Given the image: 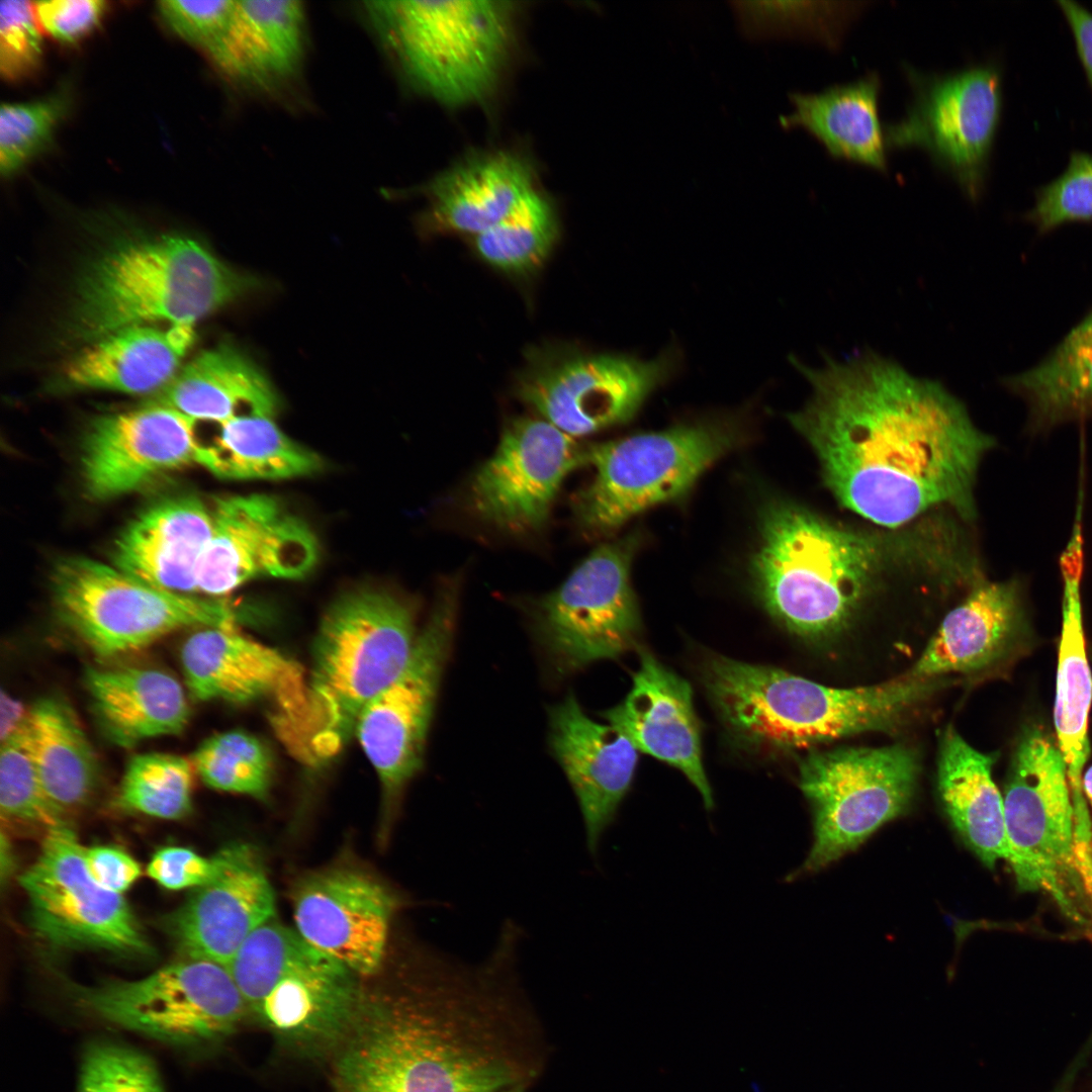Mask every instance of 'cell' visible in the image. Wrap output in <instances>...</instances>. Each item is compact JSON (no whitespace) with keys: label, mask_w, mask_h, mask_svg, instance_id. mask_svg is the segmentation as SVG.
I'll return each mask as SVG.
<instances>
[{"label":"cell","mask_w":1092,"mask_h":1092,"mask_svg":"<svg viewBox=\"0 0 1092 1092\" xmlns=\"http://www.w3.org/2000/svg\"><path fill=\"white\" fill-rule=\"evenodd\" d=\"M52 585L63 623L102 658L145 648L184 628H239L249 616L241 606L167 592L84 557L60 561Z\"/></svg>","instance_id":"30bf717a"},{"label":"cell","mask_w":1092,"mask_h":1092,"mask_svg":"<svg viewBox=\"0 0 1092 1092\" xmlns=\"http://www.w3.org/2000/svg\"><path fill=\"white\" fill-rule=\"evenodd\" d=\"M69 108L65 92L46 98L2 104L0 110V172L10 177L49 143Z\"/></svg>","instance_id":"7dc6e473"},{"label":"cell","mask_w":1092,"mask_h":1092,"mask_svg":"<svg viewBox=\"0 0 1092 1092\" xmlns=\"http://www.w3.org/2000/svg\"><path fill=\"white\" fill-rule=\"evenodd\" d=\"M741 32L751 39L800 37L837 48L861 2L730 1Z\"/></svg>","instance_id":"60d3db41"},{"label":"cell","mask_w":1092,"mask_h":1092,"mask_svg":"<svg viewBox=\"0 0 1092 1092\" xmlns=\"http://www.w3.org/2000/svg\"><path fill=\"white\" fill-rule=\"evenodd\" d=\"M85 859L95 882L113 893L122 895L141 876L139 862L127 852L114 846L98 845L86 848Z\"/></svg>","instance_id":"db71d44e"},{"label":"cell","mask_w":1092,"mask_h":1092,"mask_svg":"<svg viewBox=\"0 0 1092 1092\" xmlns=\"http://www.w3.org/2000/svg\"><path fill=\"white\" fill-rule=\"evenodd\" d=\"M359 976L306 940L288 969L251 1011L275 1040L307 1059H330L345 1039L368 991Z\"/></svg>","instance_id":"7402d4cb"},{"label":"cell","mask_w":1092,"mask_h":1092,"mask_svg":"<svg viewBox=\"0 0 1092 1092\" xmlns=\"http://www.w3.org/2000/svg\"><path fill=\"white\" fill-rule=\"evenodd\" d=\"M1039 234L1071 221H1092V155L1073 153L1066 171L1040 188L1026 214Z\"/></svg>","instance_id":"c3c4849f"},{"label":"cell","mask_w":1092,"mask_h":1092,"mask_svg":"<svg viewBox=\"0 0 1092 1092\" xmlns=\"http://www.w3.org/2000/svg\"><path fill=\"white\" fill-rule=\"evenodd\" d=\"M1002 382L1025 400L1034 431L1092 419V310L1041 362Z\"/></svg>","instance_id":"74e56055"},{"label":"cell","mask_w":1092,"mask_h":1092,"mask_svg":"<svg viewBox=\"0 0 1092 1092\" xmlns=\"http://www.w3.org/2000/svg\"><path fill=\"white\" fill-rule=\"evenodd\" d=\"M397 906L386 886L348 867L311 874L292 894L296 931L359 977L379 970Z\"/></svg>","instance_id":"44dd1931"},{"label":"cell","mask_w":1092,"mask_h":1092,"mask_svg":"<svg viewBox=\"0 0 1092 1092\" xmlns=\"http://www.w3.org/2000/svg\"><path fill=\"white\" fill-rule=\"evenodd\" d=\"M22 727L50 801L64 814L85 805L99 785L100 766L70 705L56 696L41 698Z\"/></svg>","instance_id":"d590c367"},{"label":"cell","mask_w":1092,"mask_h":1092,"mask_svg":"<svg viewBox=\"0 0 1092 1092\" xmlns=\"http://www.w3.org/2000/svg\"><path fill=\"white\" fill-rule=\"evenodd\" d=\"M41 32L63 43L87 36L100 23L107 2L102 0H51L33 2Z\"/></svg>","instance_id":"816d5d0a"},{"label":"cell","mask_w":1092,"mask_h":1092,"mask_svg":"<svg viewBox=\"0 0 1092 1092\" xmlns=\"http://www.w3.org/2000/svg\"><path fill=\"white\" fill-rule=\"evenodd\" d=\"M1067 764L1054 740L1026 730L1014 751L1003 804L1010 864L1020 891L1050 895L1072 921L1091 923L1083 862L1084 828L1076 826Z\"/></svg>","instance_id":"ba28073f"},{"label":"cell","mask_w":1092,"mask_h":1092,"mask_svg":"<svg viewBox=\"0 0 1092 1092\" xmlns=\"http://www.w3.org/2000/svg\"><path fill=\"white\" fill-rule=\"evenodd\" d=\"M1075 37L1077 51L1092 88V13L1070 0H1059Z\"/></svg>","instance_id":"11a10c76"},{"label":"cell","mask_w":1092,"mask_h":1092,"mask_svg":"<svg viewBox=\"0 0 1092 1092\" xmlns=\"http://www.w3.org/2000/svg\"><path fill=\"white\" fill-rule=\"evenodd\" d=\"M149 402L193 420L223 423L240 416L273 418L280 398L264 372L231 343L199 353Z\"/></svg>","instance_id":"1f68e13d"},{"label":"cell","mask_w":1092,"mask_h":1092,"mask_svg":"<svg viewBox=\"0 0 1092 1092\" xmlns=\"http://www.w3.org/2000/svg\"><path fill=\"white\" fill-rule=\"evenodd\" d=\"M1059 645L1054 723L1072 795H1080L1082 770L1090 753L1088 716L1092 676L1085 648L1076 581H1067Z\"/></svg>","instance_id":"f35d334b"},{"label":"cell","mask_w":1092,"mask_h":1092,"mask_svg":"<svg viewBox=\"0 0 1092 1092\" xmlns=\"http://www.w3.org/2000/svg\"><path fill=\"white\" fill-rule=\"evenodd\" d=\"M193 764L183 756L150 752L128 762L117 794L118 806L161 819H179L192 807Z\"/></svg>","instance_id":"b9f144b4"},{"label":"cell","mask_w":1092,"mask_h":1092,"mask_svg":"<svg viewBox=\"0 0 1092 1092\" xmlns=\"http://www.w3.org/2000/svg\"><path fill=\"white\" fill-rule=\"evenodd\" d=\"M674 366L671 352L648 361L611 354L551 356L523 372L517 391L541 418L576 439L632 419Z\"/></svg>","instance_id":"e0dca14e"},{"label":"cell","mask_w":1092,"mask_h":1092,"mask_svg":"<svg viewBox=\"0 0 1092 1092\" xmlns=\"http://www.w3.org/2000/svg\"><path fill=\"white\" fill-rule=\"evenodd\" d=\"M260 278L240 272L204 245L163 236L118 245L94 260L76 292L71 331L94 342L120 329L168 322L194 325L258 292Z\"/></svg>","instance_id":"277c9868"},{"label":"cell","mask_w":1092,"mask_h":1092,"mask_svg":"<svg viewBox=\"0 0 1092 1092\" xmlns=\"http://www.w3.org/2000/svg\"><path fill=\"white\" fill-rule=\"evenodd\" d=\"M943 679L902 674L875 686L839 689L723 656L712 658L705 669L707 690L727 727L752 744L776 749L891 731Z\"/></svg>","instance_id":"3957f363"},{"label":"cell","mask_w":1092,"mask_h":1092,"mask_svg":"<svg viewBox=\"0 0 1092 1092\" xmlns=\"http://www.w3.org/2000/svg\"><path fill=\"white\" fill-rule=\"evenodd\" d=\"M190 695L197 701L247 704L270 700L275 729L291 750L308 713L307 679L300 664L239 628L205 627L192 633L180 651Z\"/></svg>","instance_id":"ffe728a7"},{"label":"cell","mask_w":1092,"mask_h":1092,"mask_svg":"<svg viewBox=\"0 0 1092 1092\" xmlns=\"http://www.w3.org/2000/svg\"><path fill=\"white\" fill-rule=\"evenodd\" d=\"M1027 632L1021 582H980L945 616L904 674L934 678L951 672L983 671L1010 655Z\"/></svg>","instance_id":"4316f807"},{"label":"cell","mask_w":1092,"mask_h":1092,"mask_svg":"<svg viewBox=\"0 0 1092 1092\" xmlns=\"http://www.w3.org/2000/svg\"><path fill=\"white\" fill-rule=\"evenodd\" d=\"M1082 790L1084 791L1092 809V765L1082 777Z\"/></svg>","instance_id":"680465c9"},{"label":"cell","mask_w":1092,"mask_h":1092,"mask_svg":"<svg viewBox=\"0 0 1092 1092\" xmlns=\"http://www.w3.org/2000/svg\"><path fill=\"white\" fill-rule=\"evenodd\" d=\"M799 771L813 812L814 840L792 879L826 868L904 815L915 794L919 764L904 745L850 747L811 752Z\"/></svg>","instance_id":"7c38bea8"},{"label":"cell","mask_w":1092,"mask_h":1092,"mask_svg":"<svg viewBox=\"0 0 1092 1092\" xmlns=\"http://www.w3.org/2000/svg\"><path fill=\"white\" fill-rule=\"evenodd\" d=\"M534 188L532 163L510 150L467 156L424 187L427 226L438 233L486 232L505 218Z\"/></svg>","instance_id":"83f0119b"},{"label":"cell","mask_w":1092,"mask_h":1092,"mask_svg":"<svg viewBox=\"0 0 1092 1092\" xmlns=\"http://www.w3.org/2000/svg\"><path fill=\"white\" fill-rule=\"evenodd\" d=\"M1071 1086L1066 1082H1061L1053 1092H1070Z\"/></svg>","instance_id":"91938a15"},{"label":"cell","mask_w":1092,"mask_h":1092,"mask_svg":"<svg viewBox=\"0 0 1092 1092\" xmlns=\"http://www.w3.org/2000/svg\"><path fill=\"white\" fill-rule=\"evenodd\" d=\"M209 441H200L196 463L226 479H287L323 468L322 458L285 435L272 418L240 416L217 424Z\"/></svg>","instance_id":"8d00e7d4"},{"label":"cell","mask_w":1092,"mask_h":1092,"mask_svg":"<svg viewBox=\"0 0 1092 1092\" xmlns=\"http://www.w3.org/2000/svg\"><path fill=\"white\" fill-rule=\"evenodd\" d=\"M882 81L877 73L833 85L817 93L794 92L792 111L780 117L784 128L800 127L836 159L888 170L885 127L879 117Z\"/></svg>","instance_id":"d6a6232c"},{"label":"cell","mask_w":1092,"mask_h":1092,"mask_svg":"<svg viewBox=\"0 0 1092 1092\" xmlns=\"http://www.w3.org/2000/svg\"><path fill=\"white\" fill-rule=\"evenodd\" d=\"M912 92L904 116L885 126L888 150L919 148L971 200L984 188L997 131L1001 78L993 64L951 73L903 66Z\"/></svg>","instance_id":"4fadbf2b"},{"label":"cell","mask_w":1092,"mask_h":1092,"mask_svg":"<svg viewBox=\"0 0 1092 1092\" xmlns=\"http://www.w3.org/2000/svg\"><path fill=\"white\" fill-rule=\"evenodd\" d=\"M879 564L873 541L800 507L763 512L751 574L767 612L790 632L823 640L847 627Z\"/></svg>","instance_id":"8992f818"},{"label":"cell","mask_w":1092,"mask_h":1092,"mask_svg":"<svg viewBox=\"0 0 1092 1092\" xmlns=\"http://www.w3.org/2000/svg\"><path fill=\"white\" fill-rule=\"evenodd\" d=\"M603 716L638 751L680 770L698 790L705 807L708 810L714 807L713 791L702 760L693 692L687 680L642 650L629 694Z\"/></svg>","instance_id":"484cf974"},{"label":"cell","mask_w":1092,"mask_h":1092,"mask_svg":"<svg viewBox=\"0 0 1092 1092\" xmlns=\"http://www.w3.org/2000/svg\"><path fill=\"white\" fill-rule=\"evenodd\" d=\"M63 986L83 1016L191 1053L218 1048L249 1015L228 968L200 959L182 958L136 980Z\"/></svg>","instance_id":"9c48e42d"},{"label":"cell","mask_w":1092,"mask_h":1092,"mask_svg":"<svg viewBox=\"0 0 1092 1092\" xmlns=\"http://www.w3.org/2000/svg\"><path fill=\"white\" fill-rule=\"evenodd\" d=\"M215 876L171 915L182 958L228 966L247 937L275 917V895L259 851L235 842L216 852Z\"/></svg>","instance_id":"cb8c5ba5"},{"label":"cell","mask_w":1092,"mask_h":1092,"mask_svg":"<svg viewBox=\"0 0 1092 1092\" xmlns=\"http://www.w3.org/2000/svg\"><path fill=\"white\" fill-rule=\"evenodd\" d=\"M91 709L103 735L120 747L180 734L190 709L181 684L155 667H89L85 672Z\"/></svg>","instance_id":"4dcf8cb0"},{"label":"cell","mask_w":1092,"mask_h":1092,"mask_svg":"<svg viewBox=\"0 0 1092 1092\" xmlns=\"http://www.w3.org/2000/svg\"><path fill=\"white\" fill-rule=\"evenodd\" d=\"M218 866L216 853L205 857L186 847L168 846L153 855L147 872L168 890L196 889L215 876Z\"/></svg>","instance_id":"f5cc1de1"},{"label":"cell","mask_w":1092,"mask_h":1092,"mask_svg":"<svg viewBox=\"0 0 1092 1092\" xmlns=\"http://www.w3.org/2000/svg\"><path fill=\"white\" fill-rule=\"evenodd\" d=\"M460 582L445 579L401 673L362 710L355 735L373 765L387 808L421 769L455 633Z\"/></svg>","instance_id":"5bb4252c"},{"label":"cell","mask_w":1092,"mask_h":1092,"mask_svg":"<svg viewBox=\"0 0 1092 1092\" xmlns=\"http://www.w3.org/2000/svg\"><path fill=\"white\" fill-rule=\"evenodd\" d=\"M296 931L275 919L255 929L226 966L248 1008L263 1000L304 943Z\"/></svg>","instance_id":"ee69618b"},{"label":"cell","mask_w":1092,"mask_h":1092,"mask_svg":"<svg viewBox=\"0 0 1092 1092\" xmlns=\"http://www.w3.org/2000/svg\"><path fill=\"white\" fill-rule=\"evenodd\" d=\"M790 361L812 394L788 419L845 508L890 528L940 506L974 517L977 471L994 439L940 382L871 350L825 355L817 368Z\"/></svg>","instance_id":"6da1fadb"},{"label":"cell","mask_w":1092,"mask_h":1092,"mask_svg":"<svg viewBox=\"0 0 1092 1092\" xmlns=\"http://www.w3.org/2000/svg\"><path fill=\"white\" fill-rule=\"evenodd\" d=\"M418 636L415 608L391 593L358 588L337 599L315 636L294 755L313 765L335 756L364 707L405 668Z\"/></svg>","instance_id":"5b68a950"},{"label":"cell","mask_w":1092,"mask_h":1092,"mask_svg":"<svg viewBox=\"0 0 1092 1092\" xmlns=\"http://www.w3.org/2000/svg\"><path fill=\"white\" fill-rule=\"evenodd\" d=\"M549 715L551 750L576 796L587 848L596 853L630 789L639 751L619 729L590 719L572 694Z\"/></svg>","instance_id":"d4e9b609"},{"label":"cell","mask_w":1092,"mask_h":1092,"mask_svg":"<svg viewBox=\"0 0 1092 1092\" xmlns=\"http://www.w3.org/2000/svg\"><path fill=\"white\" fill-rule=\"evenodd\" d=\"M736 439L728 424L699 423L588 445L595 476L574 496L577 525L592 535L608 534L681 496Z\"/></svg>","instance_id":"8fae6325"},{"label":"cell","mask_w":1092,"mask_h":1092,"mask_svg":"<svg viewBox=\"0 0 1092 1092\" xmlns=\"http://www.w3.org/2000/svg\"><path fill=\"white\" fill-rule=\"evenodd\" d=\"M558 235L555 206L536 187L505 218L473 240L485 263L512 275H525L542 265Z\"/></svg>","instance_id":"ab89813d"},{"label":"cell","mask_w":1092,"mask_h":1092,"mask_svg":"<svg viewBox=\"0 0 1092 1092\" xmlns=\"http://www.w3.org/2000/svg\"><path fill=\"white\" fill-rule=\"evenodd\" d=\"M196 421L161 404L96 419L82 449L90 497L104 500L136 490L155 477L196 462Z\"/></svg>","instance_id":"603a6c76"},{"label":"cell","mask_w":1092,"mask_h":1092,"mask_svg":"<svg viewBox=\"0 0 1092 1092\" xmlns=\"http://www.w3.org/2000/svg\"><path fill=\"white\" fill-rule=\"evenodd\" d=\"M309 526L276 497L253 493L218 499L197 571V592L226 595L262 577L298 579L318 560Z\"/></svg>","instance_id":"d6986e66"},{"label":"cell","mask_w":1092,"mask_h":1092,"mask_svg":"<svg viewBox=\"0 0 1092 1092\" xmlns=\"http://www.w3.org/2000/svg\"><path fill=\"white\" fill-rule=\"evenodd\" d=\"M634 543L629 538L600 545L538 601V638L558 672L616 658L635 645L640 619L630 583Z\"/></svg>","instance_id":"9a60e30c"},{"label":"cell","mask_w":1092,"mask_h":1092,"mask_svg":"<svg viewBox=\"0 0 1092 1092\" xmlns=\"http://www.w3.org/2000/svg\"><path fill=\"white\" fill-rule=\"evenodd\" d=\"M191 762L200 779L215 790L263 799L271 785L273 760L268 747L242 730L207 738Z\"/></svg>","instance_id":"7bdbcfd3"},{"label":"cell","mask_w":1092,"mask_h":1092,"mask_svg":"<svg viewBox=\"0 0 1092 1092\" xmlns=\"http://www.w3.org/2000/svg\"><path fill=\"white\" fill-rule=\"evenodd\" d=\"M212 533V513L195 496L170 498L140 514L115 542V567L152 586L197 592V571Z\"/></svg>","instance_id":"f1b7e54d"},{"label":"cell","mask_w":1092,"mask_h":1092,"mask_svg":"<svg viewBox=\"0 0 1092 1092\" xmlns=\"http://www.w3.org/2000/svg\"><path fill=\"white\" fill-rule=\"evenodd\" d=\"M304 22L298 1H236L229 28L208 57L234 79L257 87L272 86L297 71Z\"/></svg>","instance_id":"836d02e7"},{"label":"cell","mask_w":1092,"mask_h":1092,"mask_svg":"<svg viewBox=\"0 0 1092 1092\" xmlns=\"http://www.w3.org/2000/svg\"><path fill=\"white\" fill-rule=\"evenodd\" d=\"M77 1092H165L154 1061L142 1051L108 1038L87 1042L81 1053Z\"/></svg>","instance_id":"bcb514c9"},{"label":"cell","mask_w":1092,"mask_h":1092,"mask_svg":"<svg viewBox=\"0 0 1092 1092\" xmlns=\"http://www.w3.org/2000/svg\"><path fill=\"white\" fill-rule=\"evenodd\" d=\"M1 742L2 816L9 820L40 825L47 830L66 823L64 813L50 801L42 788L22 725Z\"/></svg>","instance_id":"f6af8a7d"},{"label":"cell","mask_w":1092,"mask_h":1092,"mask_svg":"<svg viewBox=\"0 0 1092 1092\" xmlns=\"http://www.w3.org/2000/svg\"><path fill=\"white\" fill-rule=\"evenodd\" d=\"M994 761L952 728L945 730L938 760L940 800L957 832L988 869L1010 857L1003 797L992 780Z\"/></svg>","instance_id":"e575fe53"},{"label":"cell","mask_w":1092,"mask_h":1092,"mask_svg":"<svg viewBox=\"0 0 1092 1092\" xmlns=\"http://www.w3.org/2000/svg\"><path fill=\"white\" fill-rule=\"evenodd\" d=\"M194 340V325L126 327L76 354L62 380L69 388L155 394L179 371Z\"/></svg>","instance_id":"f546056e"},{"label":"cell","mask_w":1092,"mask_h":1092,"mask_svg":"<svg viewBox=\"0 0 1092 1092\" xmlns=\"http://www.w3.org/2000/svg\"><path fill=\"white\" fill-rule=\"evenodd\" d=\"M517 954L496 943L477 965L445 954L392 992H368L330 1058L335 1092H508L542 1062L515 978Z\"/></svg>","instance_id":"7a4b0ae2"},{"label":"cell","mask_w":1092,"mask_h":1092,"mask_svg":"<svg viewBox=\"0 0 1092 1092\" xmlns=\"http://www.w3.org/2000/svg\"><path fill=\"white\" fill-rule=\"evenodd\" d=\"M85 850L67 823L47 830L37 858L19 880L33 932L55 947L147 956L151 946L129 906L95 882Z\"/></svg>","instance_id":"2e32d148"},{"label":"cell","mask_w":1092,"mask_h":1092,"mask_svg":"<svg viewBox=\"0 0 1092 1092\" xmlns=\"http://www.w3.org/2000/svg\"><path fill=\"white\" fill-rule=\"evenodd\" d=\"M588 465V446L543 418L518 417L493 454L472 475L466 504L479 521L510 533H531L548 520L569 473Z\"/></svg>","instance_id":"ac0fdd59"},{"label":"cell","mask_w":1092,"mask_h":1092,"mask_svg":"<svg viewBox=\"0 0 1092 1092\" xmlns=\"http://www.w3.org/2000/svg\"><path fill=\"white\" fill-rule=\"evenodd\" d=\"M521 1091H522V1088H520V1089H514V1090H510V1091H508V1092H521Z\"/></svg>","instance_id":"94428289"},{"label":"cell","mask_w":1092,"mask_h":1092,"mask_svg":"<svg viewBox=\"0 0 1092 1092\" xmlns=\"http://www.w3.org/2000/svg\"><path fill=\"white\" fill-rule=\"evenodd\" d=\"M27 712L24 705L4 691L0 696L1 741L13 734L23 723Z\"/></svg>","instance_id":"9f6ffc18"},{"label":"cell","mask_w":1092,"mask_h":1092,"mask_svg":"<svg viewBox=\"0 0 1092 1092\" xmlns=\"http://www.w3.org/2000/svg\"><path fill=\"white\" fill-rule=\"evenodd\" d=\"M514 4L380 1L367 9L415 87L447 107H461L495 88L514 42Z\"/></svg>","instance_id":"52a82bcc"},{"label":"cell","mask_w":1092,"mask_h":1092,"mask_svg":"<svg viewBox=\"0 0 1092 1092\" xmlns=\"http://www.w3.org/2000/svg\"><path fill=\"white\" fill-rule=\"evenodd\" d=\"M12 854L9 840L6 839L4 832L1 834V877L2 881L5 876H9L12 870Z\"/></svg>","instance_id":"6f0895ef"},{"label":"cell","mask_w":1092,"mask_h":1092,"mask_svg":"<svg viewBox=\"0 0 1092 1092\" xmlns=\"http://www.w3.org/2000/svg\"><path fill=\"white\" fill-rule=\"evenodd\" d=\"M41 33L33 2L0 3V73L4 79L18 81L36 70L42 56Z\"/></svg>","instance_id":"681fc988"},{"label":"cell","mask_w":1092,"mask_h":1092,"mask_svg":"<svg viewBox=\"0 0 1092 1092\" xmlns=\"http://www.w3.org/2000/svg\"><path fill=\"white\" fill-rule=\"evenodd\" d=\"M157 9L169 28L209 56L225 34L236 1H160Z\"/></svg>","instance_id":"f907efd6"}]
</instances>
